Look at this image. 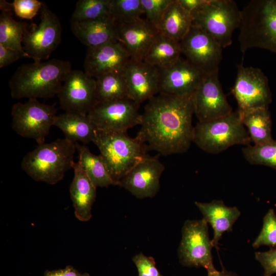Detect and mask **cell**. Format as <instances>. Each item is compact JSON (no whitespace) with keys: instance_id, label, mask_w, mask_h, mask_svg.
Masks as SVG:
<instances>
[{"instance_id":"6da1fadb","label":"cell","mask_w":276,"mask_h":276,"mask_svg":"<svg viewBox=\"0 0 276 276\" xmlns=\"http://www.w3.org/2000/svg\"><path fill=\"white\" fill-rule=\"evenodd\" d=\"M193 96L158 93L148 100L136 136L149 150L165 156L188 151L193 142Z\"/></svg>"},{"instance_id":"7a4b0ae2","label":"cell","mask_w":276,"mask_h":276,"mask_svg":"<svg viewBox=\"0 0 276 276\" xmlns=\"http://www.w3.org/2000/svg\"><path fill=\"white\" fill-rule=\"evenodd\" d=\"M72 70L67 60L52 59L21 64L9 81L12 98H49L57 95Z\"/></svg>"},{"instance_id":"3957f363","label":"cell","mask_w":276,"mask_h":276,"mask_svg":"<svg viewBox=\"0 0 276 276\" xmlns=\"http://www.w3.org/2000/svg\"><path fill=\"white\" fill-rule=\"evenodd\" d=\"M76 150L75 143L65 138L39 144L24 156L21 167L33 180L55 185L73 168Z\"/></svg>"},{"instance_id":"277c9868","label":"cell","mask_w":276,"mask_h":276,"mask_svg":"<svg viewBox=\"0 0 276 276\" xmlns=\"http://www.w3.org/2000/svg\"><path fill=\"white\" fill-rule=\"evenodd\" d=\"M99 149L112 178L119 186L120 180L140 161L147 156V145L136 136L127 132L96 129L93 142Z\"/></svg>"},{"instance_id":"5b68a950","label":"cell","mask_w":276,"mask_h":276,"mask_svg":"<svg viewBox=\"0 0 276 276\" xmlns=\"http://www.w3.org/2000/svg\"><path fill=\"white\" fill-rule=\"evenodd\" d=\"M239 41L244 54L251 48L276 55V0H251L241 10Z\"/></svg>"},{"instance_id":"8992f818","label":"cell","mask_w":276,"mask_h":276,"mask_svg":"<svg viewBox=\"0 0 276 276\" xmlns=\"http://www.w3.org/2000/svg\"><path fill=\"white\" fill-rule=\"evenodd\" d=\"M193 142L203 151L218 154L235 145H250L251 140L239 110L194 127Z\"/></svg>"},{"instance_id":"52a82bcc","label":"cell","mask_w":276,"mask_h":276,"mask_svg":"<svg viewBox=\"0 0 276 276\" xmlns=\"http://www.w3.org/2000/svg\"><path fill=\"white\" fill-rule=\"evenodd\" d=\"M191 14L192 25L210 35L222 48L232 43L233 32L241 22V10L233 0H207Z\"/></svg>"},{"instance_id":"ba28073f","label":"cell","mask_w":276,"mask_h":276,"mask_svg":"<svg viewBox=\"0 0 276 276\" xmlns=\"http://www.w3.org/2000/svg\"><path fill=\"white\" fill-rule=\"evenodd\" d=\"M11 127L19 135L35 140L38 145L45 143V137L54 125L57 114L55 105L30 99L17 102L11 108Z\"/></svg>"},{"instance_id":"9c48e42d","label":"cell","mask_w":276,"mask_h":276,"mask_svg":"<svg viewBox=\"0 0 276 276\" xmlns=\"http://www.w3.org/2000/svg\"><path fill=\"white\" fill-rule=\"evenodd\" d=\"M38 24L32 23L27 28L22 46L28 58L35 62L48 60L61 42L62 26L58 16L42 3Z\"/></svg>"},{"instance_id":"30bf717a","label":"cell","mask_w":276,"mask_h":276,"mask_svg":"<svg viewBox=\"0 0 276 276\" xmlns=\"http://www.w3.org/2000/svg\"><path fill=\"white\" fill-rule=\"evenodd\" d=\"M237 76L231 93L235 98L239 111L258 108L269 109L272 94L268 79L257 67L237 65Z\"/></svg>"},{"instance_id":"8fae6325","label":"cell","mask_w":276,"mask_h":276,"mask_svg":"<svg viewBox=\"0 0 276 276\" xmlns=\"http://www.w3.org/2000/svg\"><path fill=\"white\" fill-rule=\"evenodd\" d=\"M213 247L208 223L203 218L185 222L178 248L179 261L183 266L202 267L207 271L215 270L212 255Z\"/></svg>"},{"instance_id":"7c38bea8","label":"cell","mask_w":276,"mask_h":276,"mask_svg":"<svg viewBox=\"0 0 276 276\" xmlns=\"http://www.w3.org/2000/svg\"><path fill=\"white\" fill-rule=\"evenodd\" d=\"M140 105L128 98L96 102L87 116L96 129L127 132L128 129L141 124Z\"/></svg>"},{"instance_id":"4fadbf2b","label":"cell","mask_w":276,"mask_h":276,"mask_svg":"<svg viewBox=\"0 0 276 276\" xmlns=\"http://www.w3.org/2000/svg\"><path fill=\"white\" fill-rule=\"evenodd\" d=\"M179 42L181 54L204 74L219 70L222 48L210 35L192 25Z\"/></svg>"},{"instance_id":"5bb4252c","label":"cell","mask_w":276,"mask_h":276,"mask_svg":"<svg viewBox=\"0 0 276 276\" xmlns=\"http://www.w3.org/2000/svg\"><path fill=\"white\" fill-rule=\"evenodd\" d=\"M95 90L96 79L84 71L72 70L57 96L65 112L87 115L96 103Z\"/></svg>"},{"instance_id":"9a60e30c","label":"cell","mask_w":276,"mask_h":276,"mask_svg":"<svg viewBox=\"0 0 276 276\" xmlns=\"http://www.w3.org/2000/svg\"><path fill=\"white\" fill-rule=\"evenodd\" d=\"M218 72L205 74L193 94L194 114L198 122L219 118L233 111L222 90Z\"/></svg>"},{"instance_id":"2e32d148","label":"cell","mask_w":276,"mask_h":276,"mask_svg":"<svg viewBox=\"0 0 276 276\" xmlns=\"http://www.w3.org/2000/svg\"><path fill=\"white\" fill-rule=\"evenodd\" d=\"M158 71L159 93L181 96L193 95L205 75L181 57L172 66Z\"/></svg>"},{"instance_id":"e0dca14e","label":"cell","mask_w":276,"mask_h":276,"mask_svg":"<svg viewBox=\"0 0 276 276\" xmlns=\"http://www.w3.org/2000/svg\"><path fill=\"white\" fill-rule=\"evenodd\" d=\"M158 156L147 155L120 180L119 186L139 198L152 197L159 189V179L164 170Z\"/></svg>"},{"instance_id":"ac0fdd59","label":"cell","mask_w":276,"mask_h":276,"mask_svg":"<svg viewBox=\"0 0 276 276\" xmlns=\"http://www.w3.org/2000/svg\"><path fill=\"white\" fill-rule=\"evenodd\" d=\"M131 59L118 41L88 48L83 63L84 72L95 79L106 73L123 72Z\"/></svg>"},{"instance_id":"d6986e66","label":"cell","mask_w":276,"mask_h":276,"mask_svg":"<svg viewBox=\"0 0 276 276\" xmlns=\"http://www.w3.org/2000/svg\"><path fill=\"white\" fill-rule=\"evenodd\" d=\"M117 39L129 54L131 59L143 61L152 43L159 34L156 28L142 18L116 22Z\"/></svg>"},{"instance_id":"ffe728a7","label":"cell","mask_w":276,"mask_h":276,"mask_svg":"<svg viewBox=\"0 0 276 276\" xmlns=\"http://www.w3.org/2000/svg\"><path fill=\"white\" fill-rule=\"evenodd\" d=\"M124 73L129 99L140 104L159 93L158 68L144 61L131 59Z\"/></svg>"},{"instance_id":"44dd1931","label":"cell","mask_w":276,"mask_h":276,"mask_svg":"<svg viewBox=\"0 0 276 276\" xmlns=\"http://www.w3.org/2000/svg\"><path fill=\"white\" fill-rule=\"evenodd\" d=\"M73 179L70 187L71 200L76 217L87 221L92 216L91 208L96 197L97 187L90 180L80 163L75 162Z\"/></svg>"},{"instance_id":"7402d4cb","label":"cell","mask_w":276,"mask_h":276,"mask_svg":"<svg viewBox=\"0 0 276 276\" xmlns=\"http://www.w3.org/2000/svg\"><path fill=\"white\" fill-rule=\"evenodd\" d=\"M195 203L203 215V218L213 229L214 237L211 242L213 247L217 248L223 234L232 231L233 224L241 215L240 211L237 207L226 205L222 200L196 201Z\"/></svg>"},{"instance_id":"603a6c76","label":"cell","mask_w":276,"mask_h":276,"mask_svg":"<svg viewBox=\"0 0 276 276\" xmlns=\"http://www.w3.org/2000/svg\"><path fill=\"white\" fill-rule=\"evenodd\" d=\"M71 27L74 35L88 48L118 41L116 22L111 16L93 20H71Z\"/></svg>"},{"instance_id":"cb8c5ba5","label":"cell","mask_w":276,"mask_h":276,"mask_svg":"<svg viewBox=\"0 0 276 276\" xmlns=\"http://www.w3.org/2000/svg\"><path fill=\"white\" fill-rule=\"evenodd\" d=\"M192 22L191 13L186 10L178 0H173L155 27L159 33L179 42L189 31Z\"/></svg>"},{"instance_id":"d4e9b609","label":"cell","mask_w":276,"mask_h":276,"mask_svg":"<svg viewBox=\"0 0 276 276\" xmlns=\"http://www.w3.org/2000/svg\"><path fill=\"white\" fill-rule=\"evenodd\" d=\"M64 133L66 139L74 143L93 142L96 128L87 115L67 112L57 115L54 123Z\"/></svg>"},{"instance_id":"484cf974","label":"cell","mask_w":276,"mask_h":276,"mask_svg":"<svg viewBox=\"0 0 276 276\" xmlns=\"http://www.w3.org/2000/svg\"><path fill=\"white\" fill-rule=\"evenodd\" d=\"M239 112L241 122L247 127L251 142L254 145H262L273 140L272 121L268 108H258Z\"/></svg>"},{"instance_id":"4316f807","label":"cell","mask_w":276,"mask_h":276,"mask_svg":"<svg viewBox=\"0 0 276 276\" xmlns=\"http://www.w3.org/2000/svg\"><path fill=\"white\" fill-rule=\"evenodd\" d=\"M181 54L179 42L159 33L143 61L158 69H164L176 63Z\"/></svg>"},{"instance_id":"83f0119b","label":"cell","mask_w":276,"mask_h":276,"mask_svg":"<svg viewBox=\"0 0 276 276\" xmlns=\"http://www.w3.org/2000/svg\"><path fill=\"white\" fill-rule=\"evenodd\" d=\"M75 145L78 152V162L97 188L119 185L111 177L100 155H95L87 146L78 142L75 143Z\"/></svg>"},{"instance_id":"f1b7e54d","label":"cell","mask_w":276,"mask_h":276,"mask_svg":"<svg viewBox=\"0 0 276 276\" xmlns=\"http://www.w3.org/2000/svg\"><path fill=\"white\" fill-rule=\"evenodd\" d=\"M96 102H105L128 98L124 71L108 73L96 79Z\"/></svg>"},{"instance_id":"f546056e","label":"cell","mask_w":276,"mask_h":276,"mask_svg":"<svg viewBox=\"0 0 276 276\" xmlns=\"http://www.w3.org/2000/svg\"><path fill=\"white\" fill-rule=\"evenodd\" d=\"M13 12L1 11L0 15V44L24 54L28 57L22 46L25 32L29 24L15 20Z\"/></svg>"},{"instance_id":"4dcf8cb0","label":"cell","mask_w":276,"mask_h":276,"mask_svg":"<svg viewBox=\"0 0 276 276\" xmlns=\"http://www.w3.org/2000/svg\"><path fill=\"white\" fill-rule=\"evenodd\" d=\"M108 17H110V0H79L71 20H93Z\"/></svg>"},{"instance_id":"1f68e13d","label":"cell","mask_w":276,"mask_h":276,"mask_svg":"<svg viewBox=\"0 0 276 276\" xmlns=\"http://www.w3.org/2000/svg\"><path fill=\"white\" fill-rule=\"evenodd\" d=\"M245 159L252 165L267 166L276 170V140L242 148Z\"/></svg>"},{"instance_id":"d6a6232c","label":"cell","mask_w":276,"mask_h":276,"mask_svg":"<svg viewBox=\"0 0 276 276\" xmlns=\"http://www.w3.org/2000/svg\"><path fill=\"white\" fill-rule=\"evenodd\" d=\"M143 14L141 0H110V16L116 22L135 20Z\"/></svg>"},{"instance_id":"836d02e7","label":"cell","mask_w":276,"mask_h":276,"mask_svg":"<svg viewBox=\"0 0 276 276\" xmlns=\"http://www.w3.org/2000/svg\"><path fill=\"white\" fill-rule=\"evenodd\" d=\"M261 230L253 242L252 247L257 248L265 245L276 248V214L269 209L264 217Z\"/></svg>"},{"instance_id":"e575fe53","label":"cell","mask_w":276,"mask_h":276,"mask_svg":"<svg viewBox=\"0 0 276 276\" xmlns=\"http://www.w3.org/2000/svg\"><path fill=\"white\" fill-rule=\"evenodd\" d=\"M173 0H141L146 20L154 26Z\"/></svg>"},{"instance_id":"d590c367","label":"cell","mask_w":276,"mask_h":276,"mask_svg":"<svg viewBox=\"0 0 276 276\" xmlns=\"http://www.w3.org/2000/svg\"><path fill=\"white\" fill-rule=\"evenodd\" d=\"M42 3L37 0H14V13L21 18L32 19L40 11Z\"/></svg>"},{"instance_id":"8d00e7d4","label":"cell","mask_w":276,"mask_h":276,"mask_svg":"<svg viewBox=\"0 0 276 276\" xmlns=\"http://www.w3.org/2000/svg\"><path fill=\"white\" fill-rule=\"evenodd\" d=\"M139 276H163L156 267L154 259L142 253L136 255L132 258Z\"/></svg>"},{"instance_id":"74e56055","label":"cell","mask_w":276,"mask_h":276,"mask_svg":"<svg viewBox=\"0 0 276 276\" xmlns=\"http://www.w3.org/2000/svg\"><path fill=\"white\" fill-rule=\"evenodd\" d=\"M255 256L263 268V276H271L276 273V248H271L266 251H257Z\"/></svg>"},{"instance_id":"f35d334b","label":"cell","mask_w":276,"mask_h":276,"mask_svg":"<svg viewBox=\"0 0 276 276\" xmlns=\"http://www.w3.org/2000/svg\"><path fill=\"white\" fill-rule=\"evenodd\" d=\"M24 54L0 44V68L7 66L18 60Z\"/></svg>"},{"instance_id":"ab89813d","label":"cell","mask_w":276,"mask_h":276,"mask_svg":"<svg viewBox=\"0 0 276 276\" xmlns=\"http://www.w3.org/2000/svg\"><path fill=\"white\" fill-rule=\"evenodd\" d=\"M43 276H90L88 273H81L72 266L63 269L46 271Z\"/></svg>"},{"instance_id":"60d3db41","label":"cell","mask_w":276,"mask_h":276,"mask_svg":"<svg viewBox=\"0 0 276 276\" xmlns=\"http://www.w3.org/2000/svg\"><path fill=\"white\" fill-rule=\"evenodd\" d=\"M180 5L187 11L191 12L207 0H178Z\"/></svg>"},{"instance_id":"b9f144b4","label":"cell","mask_w":276,"mask_h":276,"mask_svg":"<svg viewBox=\"0 0 276 276\" xmlns=\"http://www.w3.org/2000/svg\"><path fill=\"white\" fill-rule=\"evenodd\" d=\"M207 276H239L236 273L226 270L218 271L216 269L208 271Z\"/></svg>"},{"instance_id":"7bdbcfd3","label":"cell","mask_w":276,"mask_h":276,"mask_svg":"<svg viewBox=\"0 0 276 276\" xmlns=\"http://www.w3.org/2000/svg\"><path fill=\"white\" fill-rule=\"evenodd\" d=\"M0 8L1 11L14 12L12 3H10L5 0L0 1Z\"/></svg>"}]
</instances>
